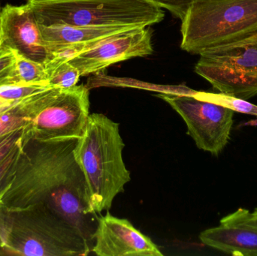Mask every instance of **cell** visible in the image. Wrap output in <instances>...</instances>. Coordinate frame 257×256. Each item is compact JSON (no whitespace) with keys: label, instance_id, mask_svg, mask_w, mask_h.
Wrapping results in <instances>:
<instances>
[{"label":"cell","instance_id":"obj_1","mask_svg":"<svg viewBox=\"0 0 257 256\" xmlns=\"http://www.w3.org/2000/svg\"><path fill=\"white\" fill-rule=\"evenodd\" d=\"M78 139L39 141L23 134L16 171L0 204L12 209L46 207L78 230L92 249L99 215L90 209L75 158Z\"/></svg>","mask_w":257,"mask_h":256},{"label":"cell","instance_id":"obj_2","mask_svg":"<svg viewBox=\"0 0 257 256\" xmlns=\"http://www.w3.org/2000/svg\"><path fill=\"white\" fill-rule=\"evenodd\" d=\"M124 147L119 123L104 114L89 115L75 155L87 183L90 209L96 214L108 211L131 180L123 159Z\"/></svg>","mask_w":257,"mask_h":256},{"label":"cell","instance_id":"obj_3","mask_svg":"<svg viewBox=\"0 0 257 256\" xmlns=\"http://www.w3.org/2000/svg\"><path fill=\"white\" fill-rule=\"evenodd\" d=\"M0 248L9 255L86 256L81 233L42 206L12 209L0 204Z\"/></svg>","mask_w":257,"mask_h":256},{"label":"cell","instance_id":"obj_4","mask_svg":"<svg viewBox=\"0 0 257 256\" xmlns=\"http://www.w3.org/2000/svg\"><path fill=\"white\" fill-rule=\"evenodd\" d=\"M43 26H133L161 22L163 9L147 0H27Z\"/></svg>","mask_w":257,"mask_h":256},{"label":"cell","instance_id":"obj_5","mask_svg":"<svg viewBox=\"0 0 257 256\" xmlns=\"http://www.w3.org/2000/svg\"><path fill=\"white\" fill-rule=\"evenodd\" d=\"M257 31V0H201L181 20V48L193 54Z\"/></svg>","mask_w":257,"mask_h":256},{"label":"cell","instance_id":"obj_6","mask_svg":"<svg viewBox=\"0 0 257 256\" xmlns=\"http://www.w3.org/2000/svg\"><path fill=\"white\" fill-rule=\"evenodd\" d=\"M195 72L220 93L247 99L257 95V31L202 51Z\"/></svg>","mask_w":257,"mask_h":256},{"label":"cell","instance_id":"obj_7","mask_svg":"<svg viewBox=\"0 0 257 256\" xmlns=\"http://www.w3.org/2000/svg\"><path fill=\"white\" fill-rule=\"evenodd\" d=\"M90 115L89 90L49 87L44 90L40 109L24 129V136L39 141L72 139L82 136Z\"/></svg>","mask_w":257,"mask_h":256},{"label":"cell","instance_id":"obj_8","mask_svg":"<svg viewBox=\"0 0 257 256\" xmlns=\"http://www.w3.org/2000/svg\"><path fill=\"white\" fill-rule=\"evenodd\" d=\"M194 92L164 93L157 96L182 117L187 125V135L198 148L218 156L230 139L235 111L199 99L194 96Z\"/></svg>","mask_w":257,"mask_h":256},{"label":"cell","instance_id":"obj_9","mask_svg":"<svg viewBox=\"0 0 257 256\" xmlns=\"http://www.w3.org/2000/svg\"><path fill=\"white\" fill-rule=\"evenodd\" d=\"M153 52L152 32L144 27L116 35L67 58L82 77L98 73L130 59L147 57Z\"/></svg>","mask_w":257,"mask_h":256},{"label":"cell","instance_id":"obj_10","mask_svg":"<svg viewBox=\"0 0 257 256\" xmlns=\"http://www.w3.org/2000/svg\"><path fill=\"white\" fill-rule=\"evenodd\" d=\"M0 48L16 51L43 64L49 60L39 23L27 3L8 4L1 9Z\"/></svg>","mask_w":257,"mask_h":256},{"label":"cell","instance_id":"obj_11","mask_svg":"<svg viewBox=\"0 0 257 256\" xmlns=\"http://www.w3.org/2000/svg\"><path fill=\"white\" fill-rule=\"evenodd\" d=\"M92 252L99 256H163L148 236L126 219L99 215Z\"/></svg>","mask_w":257,"mask_h":256},{"label":"cell","instance_id":"obj_12","mask_svg":"<svg viewBox=\"0 0 257 256\" xmlns=\"http://www.w3.org/2000/svg\"><path fill=\"white\" fill-rule=\"evenodd\" d=\"M42 39L53 57H69L97 45L105 39L142 27L133 26H43Z\"/></svg>","mask_w":257,"mask_h":256},{"label":"cell","instance_id":"obj_13","mask_svg":"<svg viewBox=\"0 0 257 256\" xmlns=\"http://www.w3.org/2000/svg\"><path fill=\"white\" fill-rule=\"evenodd\" d=\"M203 244L232 255L257 256V228L220 224L199 234Z\"/></svg>","mask_w":257,"mask_h":256},{"label":"cell","instance_id":"obj_14","mask_svg":"<svg viewBox=\"0 0 257 256\" xmlns=\"http://www.w3.org/2000/svg\"><path fill=\"white\" fill-rule=\"evenodd\" d=\"M41 92L18 101L10 109L0 114V136L25 129L31 123L40 108Z\"/></svg>","mask_w":257,"mask_h":256},{"label":"cell","instance_id":"obj_15","mask_svg":"<svg viewBox=\"0 0 257 256\" xmlns=\"http://www.w3.org/2000/svg\"><path fill=\"white\" fill-rule=\"evenodd\" d=\"M45 67L51 87L70 88L77 85L81 77L67 57H53L45 63Z\"/></svg>","mask_w":257,"mask_h":256},{"label":"cell","instance_id":"obj_16","mask_svg":"<svg viewBox=\"0 0 257 256\" xmlns=\"http://www.w3.org/2000/svg\"><path fill=\"white\" fill-rule=\"evenodd\" d=\"M14 53L16 84L49 86L45 64L30 60L16 51Z\"/></svg>","mask_w":257,"mask_h":256},{"label":"cell","instance_id":"obj_17","mask_svg":"<svg viewBox=\"0 0 257 256\" xmlns=\"http://www.w3.org/2000/svg\"><path fill=\"white\" fill-rule=\"evenodd\" d=\"M193 94L199 99L230 108L235 112L250 114L257 117V105L247 102L245 99H239L220 93L195 91Z\"/></svg>","mask_w":257,"mask_h":256},{"label":"cell","instance_id":"obj_18","mask_svg":"<svg viewBox=\"0 0 257 256\" xmlns=\"http://www.w3.org/2000/svg\"><path fill=\"white\" fill-rule=\"evenodd\" d=\"M22 149L21 138L9 156L0 162V201L13 180Z\"/></svg>","mask_w":257,"mask_h":256},{"label":"cell","instance_id":"obj_19","mask_svg":"<svg viewBox=\"0 0 257 256\" xmlns=\"http://www.w3.org/2000/svg\"><path fill=\"white\" fill-rule=\"evenodd\" d=\"M49 87L33 84H5L0 86V99L10 102H18L33 96Z\"/></svg>","mask_w":257,"mask_h":256},{"label":"cell","instance_id":"obj_20","mask_svg":"<svg viewBox=\"0 0 257 256\" xmlns=\"http://www.w3.org/2000/svg\"><path fill=\"white\" fill-rule=\"evenodd\" d=\"M10 84H16L15 53L0 48V86Z\"/></svg>","mask_w":257,"mask_h":256},{"label":"cell","instance_id":"obj_21","mask_svg":"<svg viewBox=\"0 0 257 256\" xmlns=\"http://www.w3.org/2000/svg\"><path fill=\"white\" fill-rule=\"evenodd\" d=\"M160 9L169 11L174 16L182 20L192 5L201 0H147Z\"/></svg>","mask_w":257,"mask_h":256},{"label":"cell","instance_id":"obj_22","mask_svg":"<svg viewBox=\"0 0 257 256\" xmlns=\"http://www.w3.org/2000/svg\"><path fill=\"white\" fill-rule=\"evenodd\" d=\"M220 224L243 225L257 228V207L253 212L244 208H238L236 211L221 219Z\"/></svg>","mask_w":257,"mask_h":256},{"label":"cell","instance_id":"obj_23","mask_svg":"<svg viewBox=\"0 0 257 256\" xmlns=\"http://www.w3.org/2000/svg\"><path fill=\"white\" fill-rule=\"evenodd\" d=\"M24 129L14 131L0 136V162L9 156V153L21 141L24 134Z\"/></svg>","mask_w":257,"mask_h":256},{"label":"cell","instance_id":"obj_24","mask_svg":"<svg viewBox=\"0 0 257 256\" xmlns=\"http://www.w3.org/2000/svg\"><path fill=\"white\" fill-rule=\"evenodd\" d=\"M18 102H10V101L3 100V99H0V114L10 109Z\"/></svg>","mask_w":257,"mask_h":256},{"label":"cell","instance_id":"obj_25","mask_svg":"<svg viewBox=\"0 0 257 256\" xmlns=\"http://www.w3.org/2000/svg\"><path fill=\"white\" fill-rule=\"evenodd\" d=\"M0 12H1V8H0Z\"/></svg>","mask_w":257,"mask_h":256}]
</instances>
